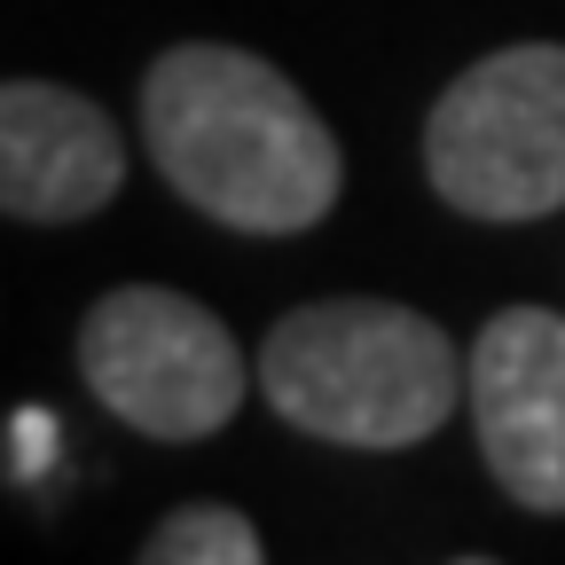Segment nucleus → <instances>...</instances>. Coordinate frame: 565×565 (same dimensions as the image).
<instances>
[{
  "mask_svg": "<svg viewBox=\"0 0 565 565\" xmlns=\"http://www.w3.org/2000/svg\"><path fill=\"white\" fill-rule=\"evenodd\" d=\"M141 141L166 189L236 236H299L345 189V150L299 79L228 40H181L141 71Z\"/></svg>",
  "mask_w": 565,
  "mask_h": 565,
  "instance_id": "f257e3e1",
  "label": "nucleus"
},
{
  "mask_svg": "<svg viewBox=\"0 0 565 565\" xmlns=\"http://www.w3.org/2000/svg\"><path fill=\"white\" fill-rule=\"evenodd\" d=\"M267 408L330 448H416L463 408L456 338L393 299H315L291 307L259 345Z\"/></svg>",
  "mask_w": 565,
  "mask_h": 565,
  "instance_id": "f03ea898",
  "label": "nucleus"
},
{
  "mask_svg": "<svg viewBox=\"0 0 565 565\" xmlns=\"http://www.w3.org/2000/svg\"><path fill=\"white\" fill-rule=\"evenodd\" d=\"M424 181L463 221L565 212V47L519 40L448 79L424 118Z\"/></svg>",
  "mask_w": 565,
  "mask_h": 565,
  "instance_id": "7ed1b4c3",
  "label": "nucleus"
},
{
  "mask_svg": "<svg viewBox=\"0 0 565 565\" xmlns=\"http://www.w3.org/2000/svg\"><path fill=\"white\" fill-rule=\"evenodd\" d=\"M87 393L141 440H212L244 408V345L228 322L166 282H118L79 322Z\"/></svg>",
  "mask_w": 565,
  "mask_h": 565,
  "instance_id": "20e7f679",
  "label": "nucleus"
},
{
  "mask_svg": "<svg viewBox=\"0 0 565 565\" xmlns=\"http://www.w3.org/2000/svg\"><path fill=\"white\" fill-rule=\"evenodd\" d=\"M463 401L494 487L534 519H565V315H487L463 362Z\"/></svg>",
  "mask_w": 565,
  "mask_h": 565,
  "instance_id": "39448f33",
  "label": "nucleus"
},
{
  "mask_svg": "<svg viewBox=\"0 0 565 565\" xmlns=\"http://www.w3.org/2000/svg\"><path fill=\"white\" fill-rule=\"evenodd\" d=\"M126 189V141L103 103L55 79L0 87V212L32 228L95 221Z\"/></svg>",
  "mask_w": 565,
  "mask_h": 565,
  "instance_id": "423d86ee",
  "label": "nucleus"
},
{
  "mask_svg": "<svg viewBox=\"0 0 565 565\" xmlns=\"http://www.w3.org/2000/svg\"><path fill=\"white\" fill-rule=\"evenodd\" d=\"M134 565H267L259 550V526L228 503H181L150 526Z\"/></svg>",
  "mask_w": 565,
  "mask_h": 565,
  "instance_id": "0eeeda50",
  "label": "nucleus"
},
{
  "mask_svg": "<svg viewBox=\"0 0 565 565\" xmlns=\"http://www.w3.org/2000/svg\"><path fill=\"white\" fill-rule=\"evenodd\" d=\"M456 565H494V557H456Z\"/></svg>",
  "mask_w": 565,
  "mask_h": 565,
  "instance_id": "6e6552de",
  "label": "nucleus"
}]
</instances>
